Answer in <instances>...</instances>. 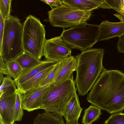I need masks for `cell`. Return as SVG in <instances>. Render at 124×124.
Wrapping results in <instances>:
<instances>
[{"instance_id": "1", "label": "cell", "mask_w": 124, "mask_h": 124, "mask_svg": "<svg viewBox=\"0 0 124 124\" xmlns=\"http://www.w3.org/2000/svg\"><path fill=\"white\" fill-rule=\"evenodd\" d=\"M87 101L110 114L124 110V73L104 69L88 94Z\"/></svg>"}, {"instance_id": "2", "label": "cell", "mask_w": 124, "mask_h": 124, "mask_svg": "<svg viewBox=\"0 0 124 124\" xmlns=\"http://www.w3.org/2000/svg\"><path fill=\"white\" fill-rule=\"evenodd\" d=\"M104 49L89 48L75 57L77 64L74 80L79 95L88 94L105 69L102 64Z\"/></svg>"}, {"instance_id": "3", "label": "cell", "mask_w": 124, "mask_h": 124, "mask_svg": "<svg viewBox=\"0 0 124 124\" xmlns=\"http://www.w3.org/2000/svg\"><path fill=\"white\" fill-rule=\"evenodd\" d=\"M23 25L18 17L10 15L4 20V28L0 55L5 62L15 60L24 52Z\"/></svg>"}, {"instance_id": "4", "label": "cell", "mask_w": 124, "mask_h": 124, "mask_svg": "<svg viewBox=\"0 0 124 124\" xmlns=\"http://www.w3.org/2000/svg\"><path fill=\"white\" fill-rule=\"evenodd\" d=\"M45 27L39 19L31 15L26 18L23 25L24 52L39 60L43 55V48L46 40Z\"/></svg>"}, {"instance_id": "5", "label": "cell", "mask_w": 124, "mask_h": 124, "mask_svg": "<svg viewBox=\"0 0 124 124\" xmlns=\"http://www.w3.org/2000/svg\"><path fill=\"white\" fill-rule=\"evenodd\" d=\"M99 32V25L85 23L64 30L60 36L70 48L82 52L91 48L97 42Z\"/></svg>"}, {"instance_id": "6", "label": "cell", "mask_w": 124, "mask_h": 124, "mask_svg": "<svg viewBox=\"0 0 124 124\" xmlns=\"http://www.w3.org/2000/svg\"><path fill=\"white\" fill-rule=\"evenodd\" d=\"M53 84L40 109L63 116L66 105L77 90L73 75L70 79L60 85Z\"/></svg>"}, {"instance_id": "7", "label": "cell", "mask_w": 124, "mask_h": 124, "mask_svg": "<svg viewBox=\"0 0 124 124\" xmlns=\"http://www.w3.org/2000/svg\"><path fill=\"white\" fill-rule=\"evenodd\" d=\"M92 11L80 10L63 4L51 9L48 14L52 25L64 28L86 23L90 18Z\"/></svg>"}, {"instance_id": "8", "label": "cell", "mask_w": 124, "mask_h": 124, "mask_svg": "<svg viewBox=\"0 0 124 124\" xmlns=\"http://www.w3.org/2000/svg\"><path fill=\"white\" fill-rule=\"evenodd\" d=\"M71 53L60 36L46 40L43 55L47 60L57 62L71 56Z\"/></svg>"}, {"instance_id": "9", "label": "cell", "mask_w": 124, "mask_h": 124, "mask_svg": "<svg viewBox=\"0 0 124 124\" xmlns=\"http://www.w3.org/2000/svg\"><path fill=\"white\" fill-rule=\"evenodd\" d=\"M53 84L39 86L22 94V104L24 110L30 112L40 109L44 99Z\"/></svg>"}, {"instance_id": "10", "label": "cell", "mask_w": 124, "mask_h": 124, "mask_svg": "<svg viewBox=\"0 0 124 124\" xmlns=\"http://www.w3.org/2000/svg\"><path fill=\"white\" fill-rule=\"evenodd\" d=\"M17 90L10 88L0 91V116L4 124H14V107Z\"/></svg>"}, {"instance_id": "11", "label": "cell", "mask_w": 124, "mask_h": 124, "mask_svg": "<svg viewBox=\"0 0 124 124\" xmlns=\"http://www.w3.org/2000/svg\"><path fill=\"white\" fill-rule=\"evenodd\" d=\"M99 25L100 32L97 42L119 37L124 34V22H113L106 20Z\"/></svg>"}, {"instance_id": "12", "label": "cell", "mask_w": 124, "mask_h": 124, "mask_svg": "<svg viewBox=\"0 0 124 124\" xmlns=\"http://www.w3.org/2000/svg\"><path fill=\"white\" fill-rule=\"evenodd\" d=\"M63 3L80 10L93 11L99 8L111 9L106 0H62Z\"/></svg>"}, {"instance_id": "13", "label": "cell", "mask_w": 124, "mask_h": 124, "mask_svg": "<svg viewBox=\"0 0 124 124\" xmlns=\"http://www.w3.org/2000/svg\"><path fill=\"white\" fill-rule=\"evenodd\" d=\"M56 63L46 60L40 64L23 70L18 78L14 80L16 86L18 87L39 72L54 66Z\"/></svg>"}, {"instance_id": "14", "label": "cell", "mask_w": 124, "mask_h": 124, "mask_svg": "<svg viewBox=\"0 0 124 124\" xmlns=\"http://www.w3.org/2000/svg\"><path fill=\"white\" fill-rule=\"evenodd\" d=\"M77 61L75 57L71 56L60 70L54 78L52 84L54 85H60L70 79L76 71Z\"/></svg>"}, {"instance_id": "15", "label": "cell", "mask_w": 124, "mask_h": 124, "mask_svg": "<svg viewBox=\"0 0 124 124\" xmlns=\"http://www.w3.org/2000/svg\"><path fill=\"white\" fill-rule=\"evenodd\" d=\"M83 109L80 106L76 91L65 108L63 116L66 123L78 121Z\"/></svg>"}, {"instance_id": "16", "label": "cell", "mask_w": 124, "mask_h": 124, "mask_svg": "<svg viewBox=\"0 0 124 124\" xmlns=\"http://www.w3.org/2000/svg\"><path fill=\"white\" fill-rule=\"evenodd\" d=\"M54 65L39 72L17 87V89L22 94L28 90L39 87L40 84L52 70Z\"/></svg>"}, {"instance_id": "17", "label": "cell", "mask_w": 124, "mask_h": 124, "mask_svg": "<svg viewBox=\"0 0 124 124\" xmlns=\"http://www.w3.org/2000/svg\"><path fill=\"white\" fill-rule=\"evenodd\" d=\"M62 116L45 111L38 115L33 124H65Z\"/></svg>"}, {"instance_id": "18", "label": "cell", "mask_w": 124, "mask_h": 124, "mask_svg": "<svg viewBox=\"0 0 124 124\" xmlns=\"http://www.w3.org/2000/svg\"><path fill=\"white\" fill-rule=\"evenodd\" d=\"M22 69H27L33 67L43 62L41 61L30 54L25 52L15 60Z\"/></svg>"}, {"instance_id": "19", "label": "cell", "mask_w": 124, "mask_h": 124, "mask_svg": "<svg viewBox=\"0 0 124 124\" xmlns=\"http://www.w3.org/2000/svg\"><path fill=\"white\" fill-rule=\"evenodd\" d=\"M101 109L95 105H91L85 110L82 119L83 124H92L99 118L102 114Z\"/></svg>"}, {"instance_id": "20", "label": "cell", "mask_w": 124, "mask_h": 124, "mask_svg": "<svg viewBox=\"0 0 124 124\" xmlns=\"http://www.w3.org/2000/svg\"><path fill=\"white\" fill-rule=\"evenodd\" d=\"M69 57L56 62L52 70L40 84L39 86H45L52 84L58 73L65 64Z\"/></svg>"}, {"instance_id": "21", "label": "cell", "mask_w": 124, "mask_h": 124, "mask_svg": "<svg viewBox=\"0 0 124 124\" xmlns=\"http://www.w3.org/2000/svg\"><path fill=\"white\" fill-rule=\"evenodd\" d=\"M24 109L22 104V94L17 89L14 107V120L15 122L21 121L23 115Z\"/></svg>"}, {"instance_id": "22", "label": "cell", "mask_w": 124, "mask_h": 124, "mask_svg": "<svg viewBox=\"0 0 124 124\" xmlns=\"http://www.w3.org/2000/svg\"><path fill=\"white\" fill-rule=\"evenodd\" d=\"M9 74L14 80L16 79L21 74L23 69L15 60L5 62Z\"/></svg>"}, {"instance_id": "23", "label": "cell", "mask_w": 124, "mask_h": 124, "mask_svg": "<svg viewBox=\"0 0 124 124\" xmlns=\"http://www.w3.org/2000/svg\"><path fill=\"white\" fill-rule=\"evenodd\" d=\"M12 0H0V13L4 20L10 16Z\"/></svg>"}, {"instance_id": "24", "label": "cell", "mask_w": 124, "mask_h": 124, "mask_svg": "<svg viewBox=\"0 0 124 124\" xmlns=\"http://www.w3.org/2000/svg\"><path fill=\"white\" fill-rule=\"evenodd\" d=\"M104 124H124V113H114L105 121Z\"/></svg>"}, {"instance_id": "25", "label": "cell", "mask_w": 124, "mask_h": 124, "mask_svg": "<svg viewBox=\"0 0 124 124\" xmlns=\"http://www.w3.org/2000/svg\"><path fill=\"white\" fill-rule=\"evenodd\" d=\"M111 9H113L121 16H123V0H106Z\"/></svg>"}, {"instance_id": "26", "label": "cell", "mask_w": 124, "mask_h": 124, "mask_svg": "<svg viewBox=\"0 0 124 124\" xmlns=\"http://www.w3.org/2000/svg\"><path fill=\"white\" fill-rule=\"evenodd\" d=\"M11 78L8 75L4 78L0 86V91L9 88L17 89L14 80Z\"/></svg>"}, {"instance_id": "27", "label": "cell", "mask_w": 124, "mask_h": 124, "mask_svg": "<svg viewBox=\"0 0 124 124\" xmlns=\"http://www.w3.org/2000/svg\"><path fill=\"white\" fill-rule=\"evenodd\" d=\"M41 1L48 5L52 9L53 8V6L56 7L63 4L62 0H41Z\"/></svg>"}, {"instance_id": "28", "label": "cell", "mask_w": 124, "mask_h": 124, "mask_svg": "<svg viewBox=\"0 0 124 124\" xmlns=\"http://www.w3.org/2000/svg\"><path fill=\"white\" fill-rule=\"evenodd\" d=\"M117 48L118 52L124 53V34L119 37Z\"/></svg>"}, {"instance_id": "29", "label": "cell", "mask_w": 124, "mask_h": 124, "mask_svg": "<svg viewBox=\"0 0 124 124\" xmlns=\"http://www.w3.org/2000/svg\"><path fill=\"white\" fill-rule=\"evenodd\" d=\"M2 56L0 55V73L5 75H9L5 63Z\"/></svg>"}, {"instance_id": "30", "label": "cell", "mask_w": 124, "mask_h": 124, "mask_svg": "<svg viewBox=\"0 0 124 124\" xmlns=\"http://www.w3.org/2000/svg\"><path fill=\"white\" fill-rule=\"evenodd\" d=\"M4 28V20L0 13V48H1Z\"/></svg>"}, {"instance_id": "31", "label": "cell", "mask_w": 124, "mask_h": 124, "mask_svg": "<svg viewBox=\"0 0 124 124\" xmlns=\"http://www.w3.org/2000/svg\"><path fill=\"white\" fill-rule=\"evenodd\" d=\"M65 124H79L78 121H74L69 123H66Z\"/></svg>"}, {"instance_id": "32", "label": "cell", "mask_w": 124, "mask_h": 124, "mask_svg": "<svg viewBox=\"0 0 124 124\" xmlns=\"http://www.w3.org/2000/svg\"><path fill=\"white\" fill-rule=\"evenodd\" d=\"M3 74H2L0 73V85L4 78Z\"/></svg>"}, {"instance_id": "33", "label": "cell", "mask_w": 124, "mask_h": 124, "mask_svg": "<svg viewBox=\"0 0 124 124\" xmlns=\"http://www.w3.org/2000/svg\"><path fill=\"white\" fill-rule=\"evenodd\" d=\"M0 124H4V122L1 117L0 116Z\"/></svg>"}]
</instances>
